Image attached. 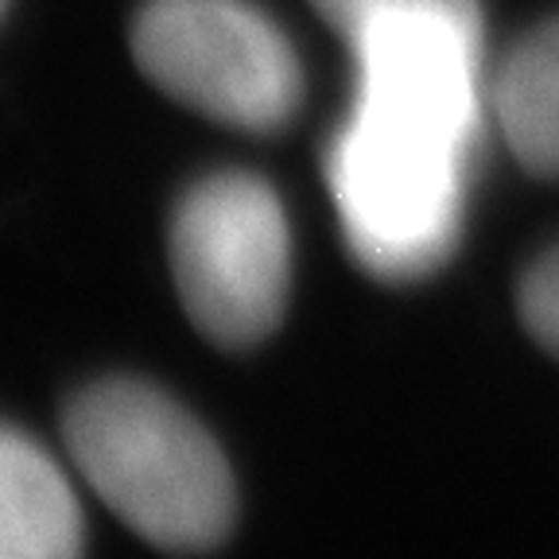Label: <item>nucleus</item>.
Here are the masks:
<instances>
[{
  "label": "nucleus",
  "mask_w": 559,
  "mask_h": 559,
  "mask_svg": "<svg viewBox=\"0 0 559 559\" xmlns=\"http://www.w3.org/2000/svg\"><path fill=\"white\" fill-rule=\"evenodd\" d=\"M358 67L331 152L471 175L481 129L478 0H314Z\"/></svg>",
  "instance_id": "obj_1"
},
{
  "label": "nucleus",
  "mask_w": 559,
  "mask_h": 559,
  "mask_svg": "<svg viewBox=\"0 0 559 559\" xmlns=\"http://www.w3.org/2000/svg\"><path fill=\"white\" fill-rule=\"evenodd\" d=\"M62 439L79 478L132 533L167 551L226 540L237 486L222 447L179 401L136 377H109L67 404Z\"/></svg>",
  "instance_id": "obj_2"
},
{
  "label": "nucleus",
  "mask_w": 559,
  "mask_h": 559,
  "mask_svg": "<svg viewBox=\"0 0 559 559\" xmlns=\"http://www.w3.org/2000/svg\"><path fill=\"white\" fill-rule=\"evenodd\" d=\"M171 272L191 323L214 346L269 338L292 280V234L272 187L245 171L194 183L171 218Z\"/></svg>",
  "instance_id": "obj_3"
},
{
  "label": "nucleus",
  "mask_w": 559,
  "mask_h": 559,
  "mask_svg": "<svg viewBox=\"0 0 559 559\" xmlns=\"http://www.w3.org/2000/svg\"><path fill=\"white\" fill-rule=\"evenodd\" d=\"M132 51L159 90L234 129H280L304 97L288 35L245 0H148Z\"/></svg>",
  "instance_id": "obj_4"
},
{
  "label": "nucleus",
  "mask_w": 559,
  "mask_h": 559,
  "mask_svg": "<svg viewBox=\"0 0 559 559\" xmlns=\"http://www.w3.org/2000/svg\"><path fill=\"white\" fill-rule=\"evenodd\" d=\"M86 524L67 471L0 424V559H82Z\"/></svg>",
  "instance_id": "obj_5"
},
{
  "label": "nucleus",
  "mask_w": 559,
  "mask_h": 559,
  "mask_svg": "<svg viewBox=\"0 0 559 559\" xmlns=\"http://www.w3.org/2000/svg\"><path fill=\"white\" fill-rule=\"evenodd\" d=\"M489 105L528 171L559 175V20H548L501 62Z\"/></svg>",
  "instance_id": "obj_6"
},
{
  "label": "nucleus",
  "mask_w": 559,
  "mask_h": 559,
  "mask_svg": "<svg viewBox=\"0 0 559 559\" xmlns=\"http://www.w3.org/2000/svg\"><path fill=\"white\" fill-rule=\"evenodd\" d=\"M521 319L544 349L559 358V249L533 264L521 284Z\"/></svg>",
  "instance_id": "obj_7"
},
{
  "label": "nucleus",
  "mask_w": 559,
  "mask_h": 559,
  "mask_svg": "<svg viewBox=\"0 0 559 559\" xmlns=\"http://www.w3.org/2000/svg\"><path fill=\"white\" fill-rule=\"evenodd\" d=\"M0 9H4V0H0Z\"/></svg>",
  "instance_id": "obj_8"
}]
</instances>
